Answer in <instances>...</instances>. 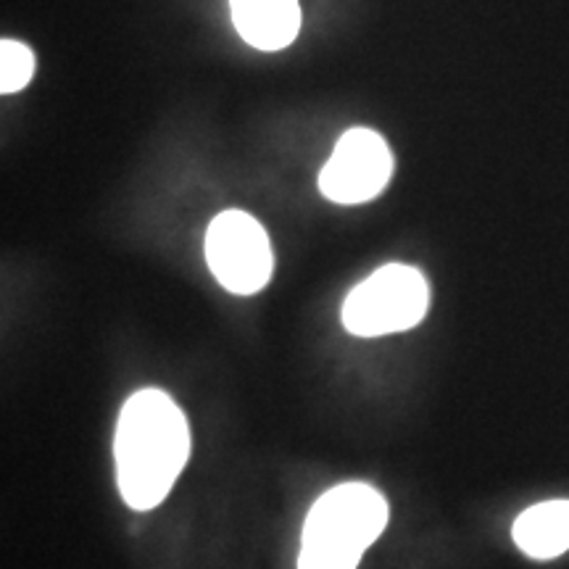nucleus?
<instances>
[{
    "mask_svg": "<svg viewBox=\"0 0 569 569\" xmlns=\"http://www.w3.org/2000/svg\"><path fill=\"white\" fill-rule=\"evenodd\" d=\"M190 459V425L180 403L159 388L127 398L113 436L117 486L134 511H151L172 493Z\"/></svg>",
    "mask_w": 569,
    "mask_h": 569,
    "instance_id": "nucleus-1",
    "label": "nucleus"
},
{
    "mask_svg": "<svg viewBox=\"0 0 569 569\" xmlns=\"http://www.w3.org/2000/svg\"><path fill=\"white\" fill-rule=\"evenodd\" d=\"M388 519L386 496L367 482L325 490L306 515L298 569H356Z\"/></svg>",
    "mask_w": 569,
    "mask_h": 569,
    "instance_id": "nucleus-2",
    "label": "nucleus"
},
{
    "mask_svg": "<svg viewBox=\"0 0 569 569\" xmlns=\"http://www.w3.org/2000/svg\"><path fill=\"white\" fill-rule=\"evenodd\" d=\"M430 309V284L417 267L386 264L361 280L343 303V327L356 338L407 332Z\"/></svg>",
    "mask_w": 569,
    "mask_h": 569,
    "instance_id": "nucleus-3",
    "label": "nucleus"
},
{
    "mask_svg": "<svg viewBox=\"0 0 569 569\" xmlns=\"http://www.w3.org/2000/svg\"><path fill=\"white\" fill-rule=\"evenodd\" d=\"M206 264L213 280L232 296H256L274 272L269 234L248 211H222L206 230Z\"/></svg>",
    "mask_w": 569,
    "mask_h": 569,
    "instance_id": "nucleus-4",
    "label": "nucleus"
},
{
    "mask_svg": "<svg viewBox=\"0 0 569 569\" xmlns=\"http://www.w3.org/2000/svg\"><path fill=\"white\" fill-rule=\"evenodd\" d=\"M393 177V153L380 132L353 127L338 140L336 151L319 174L327 201L356 206L375 201Z\"/></svg>",
    "mask_w": 569,
    "mask_h": 569,
    "instance_id": "nucleus-5",
    "label": "nucleus"
},
{
    "mask_svg": "<svg viewBox=\"0 0 569 569\" xmlns=\"http://www.w3.org/2000/svg\"><path fill=\"white\" fill-rule=\"evenodd\" d=\"M234 30L259 51H282L301 30L298 0H230Z\"/></svg>",
    "mask_w": 569,
    "mask_h": 569,
    "instance_id": "nucleus-6",
    "label": "nucleus"
},
{
    "mask_svg": "<svg viewBox=\"0 0 569 569\" xmlns=\"http://www.w3.org/2000/svg\"><path fill=\"white\" fill-rule=\"evenodd\" d=\"M515 543L530 559H553L569 551V501H543L517 517Z\"/></svg>",
    "mask_w": 569,
    "mask_h": 569,
    "instance_id": "nucleus-7",
    "label": "nucleus"
},
{
    "mask_svg": "<svg viewBox=\"0 0 569 569\" xmlns=\"http://www.w3.org/2000/svg\"><path fill=\"white\" fill-rule=\"evenodd\" d=\"M34 74V53L17 40L0 42V90L19 92Z\"/></svg>",
    "mask_w": 569,
    "mask_h": 569,
    "instance_id": "nucleus-8",
    "label": "nucleus"
}]
</instances>
